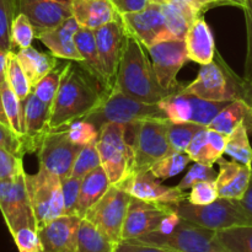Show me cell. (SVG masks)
<instances>
[{
    "label": "cell",
    "mask_w": 252,
    "mask_h": 252,
    "mask_svg": "<svg viewBox=\"0 0 252 252\" xmlns=\"http://www.w3.org/2000/svg\"><path fill=\"white\" fill-rule=\"evenodd\" d=\"M69 1H73V0H69Z\"/></svg>",
    "instance_id": "56"
},
{
    "label": "cell",
    "mask_w": 252,
    "mask_h": 252,
    "mask_svg": "<svg viewBox=\"0 0 252 252\" xmlns=\"http://www.w3.org/2000/svg\"><path fill=\"white\" fill-rule=\"evenodd\" d=\"M115 88L134 100L147 103H159L179 94L160 85L147 47L129 33L126 34Z\"/></svg>",
    "instance_id": "2"
},
{
    "label": "cell",
    "mask_w": 252,
    "mask_h": 252,
    "mask_svg": "<svg viewBox=\"0 0 252 252\" xmlns=\"http://www.w3.org/2000/svg\"><path fill=\"white\" fill-rule=\"evenodd\" d=\"M234 161L251 167L252 165V147L249 140V130L244 125H240L231 134H229L225 154Z\"/></svg>",
    "instance_id": "32"
},
{
    "label": "cell",
    "mask_w": 252,
    "mask_h": 252,
    "mask_svg": "<svg viewBox=\"0 0 252 252\" xmlns=\"http://www.w3.org/2000/svg\"><path fill=\"white\" fill-rule=\"evenodd\" d=\"M245 1H246V0H245Z\"/></svg>",
    "instance_id": "57"
},
{
    "label": "cell",
    "mask_w": 252,
    "mask_h": 252,
    "mask_svg": "<svg viewBox=\"0 0 252 252\" xmlns=\"http://www.w3.org/2000/svg\"><path fill=\"white\" fill-rule=\"evenodd\" d=\"M17 61L24 69L32 89L44 78L48 73H51L54 68L59 65V62L56 56L48 52L37 51L33 47L19 49L16 52Z\"/></svg>",
    "instance_id": "27"
},
{
    "label": "cell",
    "mask_w": 252,
    "mask_h": 252,
    "mask_svg": "<svg viewBox=\"0 0 252 252\" xmlns=\"http://www.w3.org/2000/svg\"><path fill=\"white\" fill-rule=\"evenodd\" d=\"M167 29L175 39H184L187 31L199 16L184 1V0H171L162 5Z\"/></svg>",
    "instance_id": "29"
},
{
    "label": "cell",
    "mask_w": 252,
    "mask_h": 252,
    "mask_svg": "<svg viewBox=\"0 0 252 252\" xmlns=\"http://www.w3.org/2000/svg\"><path fill=\"white\" fill-rule=\"evenodd\" d=\"M64 65L65 64H59L57 68H54L51 73L47 74L33 89L32 93L46 105L52 106L54 97H56L57 93H58L59 85H61L62 75H63Z\"/></svg>",
    "instance_id": "38"
},
{
    "label": "cell",
    "mask_w": 252,
    "mask_h": 252,
    "mask_svg": "<svg viewBox=\"0 0 252 252\" xmlns=\"http://www.w3.org/2000/svg\"><path fill=\"white\" fill-rule=\"evenodd\" d=\"M115 9L120 15L129 14V12H137L145 9L150 0H111Z\"/></svg>",
    "instance_id": "52"
},
{
    "label": "cell",
    "mask_w": 252,
    "mask_h": 252,
    "mask_svg": "<svg viewBox=\"0 0 252 252\" xmlns=\"http://www.w3.org/2000/svg\"><path fill=\"white\" fill-rule=\"evenodd\" d=\"M204 127L206 126H201L193 122L175 123L170 121L169 130H167L170 153H186V149L189 148L194 135Z\"/></svg>",
    "instance_id": "34"
},
{
    "label": "cell",
    "mask_w": 252,
    "mask_h": 252,
    "mask_svg": "<svg viewBox=\"0 0 252 252\" xmlns=\"http://www.w3.org/2000/svg\"><path fill=\"white\" fill-rule=\"evenodd\" d=\"M68 137L74 144L84 147L89 144H96L98 138V130L93 123L85 120L74 121L66 127Z\"/></svg>",
    "instance_id": "43"
},
{
    "label": "cell",
    "mask_w": 252,
    "mask_h": 252,
    "mask_svg": "<svg viewBox=\"0 0 252 252\" xmlns=\"http://www.w3.org/2000/svg\"><path fill=\"white\" fill-rule=\"evenodd\" d=\"M240 125L245 126L249 133L252 132V105L244 98H236L216 116L208 128L229 135Z\"/></svg>",
    "instance_id": "26"
},
{
    "label": "cell",
    "mask_w": 252,
    "mask_h": 252,
    "mask_svg": "<svg viewBox=\"0 0 252 252\" xmlns=\"http://www.w3.org/2000/svg\"><path fill=\"white\" fill-rule=\"evenodd\" d=\"M174 212L171 206L132 197L122 230L123 240H134L159 230L162 220Z\"/></svg>",
    "instance_id": "16"
},
{
    "label": "cell",
    "mask_w": 252,
    "mask_h": 252,
    "mask_svg": "<svg viewBox=\"0 0 252 252\" xmlns=\"http://www.w3.org/2000/svg\"><path fill=\"white\" fill-rule=\"evenodd\" d=\"M98 166H101V158L96 144L84 145L74 161L70 176L83 179L85 175Z\"/></svg>",
    "instance_id": "41"
},
{
    "label": "cell",
    "mask_w": 252,
    "mask_h": 252,
    "mask_svg": "<svg viewBox=\"0 0 252 252\" xmlns=\"http://www.w3.org/2000/svg\"><path fill=\"white\" fill-rule=\"evenodd\" d=\"M24 172L22 158L0 148V180L16 179Z\"/></svg>",
    "instance_id": "48"
},
{
    "label": "cell",
    "mask_w": 252,
    "mask_h": 252,
    "mask_svg": "<svg viewBox=\"0 0 252 252\" xmlns=\"http://www.w3.org/2000/svg\"><path fill=\"white\" fill-rule=\"evenodd\" d=\"M169 118H145L134 123L133 128V171L149 170L158 160L170 153Z\"/></svg>",
    "instance_id": "9"
},
{
    "label": "cell",
    "mask_w": 252,
    "mask_h": 252,
    "mask_svg": "<svg viewBox=\"0 0 252 252\" xmlns=\"http://www.w3.org/2000/svg\"><path fill=\"white\" fill-rule=\"evenodd\" d=\"M75 43L84 59L79 64L98 81L105 93L111 91L107 74H106L105 66H103L100 53H98L94 30L80 27L75 34Z\"/></svg>",
    "instance_id": "25"
},
{
    "label": "cell",
    "mask_w": 252,
    "mask_h": 252,
    "mask_svg": "<svg viewBox=\"0 0 252 252\" xmlns=\"http://www.w3.org/2000/svg\"><path fill=\"white\" fill-rule=\"evenodd\" d=\"M217 164L219 171L216 179V186L219 197L238 201L243 198L250 181L251 167L224 158H220Z\"/></svg>",
    "instance_id": "22"
},
{
    "label": "cell",
    "mask_w": 252,
    "mask_h": 252,
    "mask_svg": "<svg viewBox=\"0 0 252 252\" xmlns=\"http://www.w3.org/2000/svg\"><path fill=\"white\" fill-rule=\"evenodd\" d=\"M172 208L180 218L214 231L239 225H252V219L244 211L238 199L219 197L213 203L206 206H196L186 199Z\"/></svg>",
    "instance_id": "7"
},
{
    "label": "cell",
    "mask_w": 252,
    "mask_h": 252,
    "mask_svg": "<svg viewBox=\"0 0 252 252\" xmlns=\"http://www.w3.org/2000/svg\"><path fill=\"white\" fill-rule=\"evenodd\" d=\"M126 134L127 126L120 123H107L98 129L96 147L101 165L112 185L120 184L133 171L134 155Z\"/></svg>",
    "instance_id": "6"
},
{
    "label": "cell",
    "mask_w": 252,
    "mask_h": 252,
    "mask_svg": "<svg viewBox=\"0 0 252 252\" xmlns=\"http://www.w3.org/2000/svg\"><path fill=\"white\" fill-rule=\"evenodd\" d=\"M68 137L66 128L51 130L44 138L38 153L39 167L58 175L62 180L70 176L74 161L81 150Z\"/></svg>",
    "instance_id": "14"
},
{
    "label": "cell",
    "mask_w": 252,
    "mask_h": 252,
    "mask_svg": "<svg viewBox=\"0 0 252 252\" xmlns=\"http://www.w3.org/2000/svg\"><path fill=\"white\" fill-rule=\"evenodd\" d=\"M20 252H44L38 231L32 226H24L11 234Z\"/></svg>",
    "instance_id": "45"
},
{
    "label": "cell",
    "mask_w": 252,
    "mask_h": 252,
    "mask_svg": "<svg viewBox=\"0 0 252 252\" xmlns=\"http://www.w3.org/2000/svg\"><path fill=\"white\" fill-rule=\"evenodd\" d=\"M150 1L157 2V4L164 5V4H167V2H170V1H171V0H150Z\"/></svg>",
    "instance_id": "54"
},
{
    "label": "cell",
    "mask_w": 252,
    "mask_h": 252,
    "mask_svg": "<svg viewBox=\"0 0 252 252\" xmlns=\"http://www.w3.org/2000/svg\"><path fill=\"white\" fill-rule=\"evenodd\" d=\"M235 1L239 4V6H240V9H243V7L245 6V0H235Z\"/></svg>",
    "instance_id": "55"
},
{
    "label": "cell",
    "mask_w": 252,
    "mask_h": 252,
    "mask_svg": "<svg viewBox=\"0 0 252 252\" xmlns=\"http://www.w3.org/2000/svg\"><path fill=\"white\" fill-rule=\"evenodd\" d=\"M111 181L102 165L83 177L78 203V217L85 218L89 209L97 203L110 189Z\"/></svg>",
    "instance_id": "28"
},
{
    "label": "cell",
    "mask_w": 252,
    "mask_h": 252,
    "mask_svg": "<svg viewBox=\"0 0 252 252\" xmlns=\"http://www.w3.org/2000/svg\"><path fill=\"white\" fill-rule=\"evenodd\" d=\"M184 39L189 61L196 62L201 65L209 64L214 61V53H216L214 37L211 27L203 16L197 19L192 24Z\"/></svg>",
    "instance_id": "24"
},
{
    "label": "cell",
    "mask_w": 252,
    "mask_h": 252,
    "mask_svg": "<svg viewBox=\"0 0 252 252\" xmlns=\"http://www.w3.org/2000/svg\"><path fill=\"white\" fill-rule=\"evenodd\" d=\"M24 107V147L26 153H36L41 148L46 135L51 132V106L42 102L31 91L26 100L22 101Z\"/></svg>",
    "instance_id": "19"
},
{
    "label": "cell",
    "mask_w": 252,
    "mask_h": 252,
    "mask_svg": "<svg viewBox=\"0 0 252 252\" xmlns=\"http://www.w3.org/2000/svg\"><path fill=\"white\" fill-rule=\"evenodd\" d=\"M26 185L37 230L64 216L63 189L58 175L38 167L34 175L26 174Z\"/></svg>",
    "instance_id": "8"
},
{
    "label": "cell",
    "mask_w": 252,
    "mask_h": 252,
    "mask_svg": "<svg viewBox=\"0 0 252 252\" xmlns=\"http://www.w3.org/2000/svg\"><path fill=\"white\" fill-rule=\"evenodd\" d=\"M239 203H240V206L243 207L244 211L248 213V216L252 219V165H251V177H250V181H249L248 189H246L243 198L239 199Z\"/></svg>",
    "instance_id": "53"
},
{
    "label": "cell",
    "mask_w": 252,
    "mask_h": 252,
    "mask_svg": "<svg viewBox=\"0 0 252 252\" xmlns=\"http://www.w3.org/2000/svg\"><path fill=\"white\" fill-rule=\"evenodd\" d=\"M192 10L197 14V16L202 17L203 14L208 10L213 9L216 6H223V5H233V6H239L235 0H184Z\"/></svg>",
    "instance_id": "50"
},
{
    "label": "cell",
    "mask_w": 252,
    "mask_h": 252,
    "mask_svg": "<svg viewBox=\"0 0 252 252\" xmlns=\"http://www.w3.org/2000/svg\"><path fill=\"white\" fill-rule=\"evenodd\" d=\"M186 153L193 162H199L207 166H213L216 162H218L219 157L216 154L209 142L208 127L202 128L199 132H197L186 149Z\"/></svg>",
    "instance_id": "35"
},
{
    "label": "cell",
    "mask_w": 252,
    "mask_h": 252,
    "mask_svg": "<svg viewBox=\"0 0 252 252\" xmlns=\"http://www.w3.org/2000/svg\"><path fill=\"white\" fill-rule=\"evenodd\" d=\"M0 148L21 158L26 154L22 138L10 126L1 122H0Z\"/></svg>",
    "instance_id": "49"
},
{
    "label": "cell",
    "mask_w": 252,
    "mask_h": 252,
    "mask_svg": "<svg viewBox=\"0 0 252 252\" xmlns=\"http://www.w3.org/2000/svg\"><path fill=\"white\" fill-rule=\"evenodd\" d=\"M130 241L149 244L174 252H225L217 239V231L182 218L170 233L153 231Z\"/></svg>",
    "instance_id": "5"
},
{
    "label": "cell",
    "mask_w": 252,
    "mask_h": 252,
    "mask_svg": "<svg viewBox=\"0 0 252 252\" xmlns=\"http://www.w3.org/2000/svg\"><path fill=\"white\" fill-rule=\"evenodd\" d=\"M147 49L160 85L166 90L180 93L185 85L177 81V74L189 61L185 39H167Z\"/></svg>",
    "instance_id": "12"
},
{
    "label": "cell",
    "mask_w": 252,
    "mask_h": 252,
    "mask_svg": "<svg viewBox=\"0 0 252 252\" xmlns=\"http://www.w3.org/2000/svg\"><path fill=\"white\" fill-rule=\"evenodd\" d=\"M243 10L245 15L246 37H248V49H246L243 81L246 91V101L252 105V0H246Z\"/></svg>",
    "instance_id": "40"
},
{
    "label": "cell",
    "mask_w": 252,
    "mask_h": 252,
    "mask_svg": "<svg viewBox=\"0 0 252 252\" xmlns=\"http://www.w3.org/2000/svg\"><path fill=\"white\" fill-rule=\"evenodd\" d=\"M179 94L216 102H231L236 98L246 100L243 78H238L226 65L221 66L214 61L202 65L197 78L185 85Z\"/></svg>",
    "instance_id": "4"
},
{
    "label": "cell",
    "mask_w": 252,
    "mask_h": 252,
    "mask_svg": "<svg viewBox=\"0 0 252 252\" xmlns=\"http://www.w3.org/2000/svg\"><path fill=\"white\" fill-rule=\"evenodd\" d=\"M219 198L216 181H199L191 187L187 201L196 206H206Z\"/></svg>",
    "instance_id": "46"
},
{
    "label": "cell",
    "mask_w": 252,
    "mask_h": 252,
    "mask_svg": "<svg viewBox=\"0 0 252 252\" xmlns=\"http://www.w3.org/2000/svg\"><path fill=\"white\" fill-rule=\"evenodd\" d=\"M120 16L126 32L134 36L147 48L159 42L175 39L167 29L161 4L150 1L148 6L140 11Z\"/></svg>",
    "instance_id": "13"
},
{
    "label": "cell",
    "mask_w": 252,
    "mask_h": 252,
    "mask_svg": "<svg viewBox=\"0 0 252 252\" xmlns=\"http://www.w3.org/2000/svg\"><path fill=\"white\" fill-rule=\"evenodd\" d=\"M36 38V31L29 17L24 14H16L11 25V46L14 48L24 49L32 46V41Z\"/></svg>",
    "instance_id": "39"
},
{
    "label": "cell",
    "mask_w": 252,
    "mask_h": 252,
    "mask_svg": "<svg viewBox=\"0 0 252 252\" xmlns=\"http://www.w3.org/2000/svg\"><path fill=\"white\" fill-rule=\"evenodd\" d=\"M115 252H174L159 246L149 245V244L138 243V241L123 240L116 245Z\"/></svg>",
    "instance_id": "51"
},
{
    "label": "cell",
    "mask_w": 252,
    "mask_h": 252,
    "mask_svg": "<svg viewBox=\"0 0 252 252\" xmlns=\"http://www.w3.org/2000/svg\"><path fill=\"white\" fill-rule=\"evenodd\" d=\"M191 161V158L187 155V153H169L152 165L149 171L153 176L164 181L181 174Z\"/></svg>",
    "instance_id": "33"
},
{
    "label": "cell",
    "mask_w": 252,
    "mask_h": 252,
    "mask_svg": "<svg viewBox=\"0 0 252 252\" xmlns=\"http://www.w3.org/2000/svg\"><path fill=\"white\" fill-rule=\"evenodd\" d=\"M154 117L167 118L159 103L134 100L115 88L103 94L98 105L83 120L93 123L98 130L107 123L132 126L145 118Z\"/></svg>",
    "instance_id": "3"
},
{
    "label": "cell",
    "mask_w": 252,
    "mask_h": 252,
    "mask_svg": "<svg viewBox=\"0 0 252 252\" xmlns=\"http://www.w3.org/2000/svg\"><path fill=\"white\" fill-rule=\"evenodd\" d=\"M217 175L218 174L213 169V166H207V165L199 164V162H194L191 169L185 175L184 179L177 185V187L182 191H187V189H191V187L199 181H216Z\"/></svg>",
    "instance_id": "47"
},
{
    "label": "cell",
    "mask_w": 252,
    "mask_h": 252,
    "mask_svg": "<svg viewBox=\"0 0 252 252\" xmlns=\"http://www.w3.org/2000/svg\"><path fill=\"white\" fill-rule=\"evenodd\" d=\"M16 14H24L33 25L36 34L59 26L73 16L69 0H14Z\"/></svg>",
    "instance_id": "17"
},
{
    "label": "cell",
    "mask_w": 252,
    "mask_h": 252,
    "mask_svg": "<svg viewBox=\"0 0 252 252\" xmlns=\"http://www.w3.org/2000/svg\"><path fill=\"white\" fill-rule=\"evenodd\" d=\"M115 249L116 244L103 235L91 221L85 218L81 220L76 252H115Z\"/></svg>",
    "instance_id": "30"
},
{
    "label": "cell",
    "mask_w": 252,
    "mask_h": 252,
    "mask_svg": "<svg viewBox=\"0 0 252 252\" xmlns=\"http://www.w3.org/2000/svg\"><path fill=\"white\" fill-rule=\"evenodd\" d=\"M6 83L12 89L17 97L21 101L26 100L27 96L31 94L32 86L25 74L24 69L20 65L17 61L16 52L10 51L7 56V65H6Z\"/></svg>",
    "instance_id": "37"
},
{
    "label": "cell",
    "mask_w": 252,
    "mask_h": 252,
    "mask_svg": "<svg viewBox=\"0 0 252 252\" xmlns=\"http://www.w3.org/2000/svg\"><path fill=\"white\" fill-rule=\"evenodd\" d=\"M0 212L10 233L24 226L37 229L30 202L26 172L12 180H0Z\"/></svg>",
    "instance_id": "11"
},
{
    "label": "cell",
    "mask_w": 252,
    "mask_h": 252,
    "mask_svg": "<svg viewBox=\"0 0 252 252\" xmlns=\"http://www.w3.org/2000/svg\"><path fill=\"white\" fill-rule=\"evenodd\" d=\"M79 29L80 26L71 16L59 26L36 34V38L39 39L57 58L81 63L84 59L75 43V34Z\"/></svg>",
    "instance_id": "21"
},
{
    "label": "cell",
    "mask_w": 252,
    "mask_h": 252,
    "mask_svg": "<svg viewBox=\"0 0 252 252\" xmlns=\"http://www.w3.org/2000/svg\"><path fill=\"white\" fill-rule=\"evenodd\" d=\"M105 90L78 62L64 65L61 85L51 106V130L66 128L74 121L85 118L102 98Z\"/></svg>",
    "instance_id": "1"
},
{
    "label": "cell",
    "mask_w": 252,
    "mask_h": 252,
    "mask_svg": "<svg viewBox=\"0 0 252 252\" xmlns=\"http://www.w3.org/2000/svg\"><path fill=\"white\" fill-rule=\"evenodd\" d=\"M116 186L125 189L135 198L171 207L186 201L189 196L186 191H182L177 186L169 187L162 185L161 180L153 176L149 170L132 172Z\"/></svg>",
    "instance_id": "15"
},
{
    "label": "cell",
    "mask_w": 252,
    "mask_h": 252,
    "mask_svg": "<svg viewBox=\"0 0 252 252\" xmlns=\"http://www.w3.org/2000/svg\"><path fill=\"white\" fill-rule=\"evenodd\" d=\"M94 32H95L98 53L107 74L110 88L112 90L116 86V78L120 68L123 47H125L126 34H127L126 29L120 16L118 20L108 22L100 29L94 30Z\"/></svg>",
    "instance_id": "18"
},
{
    "label": "cell",
    "mask_w": 252,
    "mask_h": 252,
    "mask_svg": "<svg viewBox=\"0 0 252 252\" xmlns=\"http://www.w3.org/2000/svg\"><path fill=\"white\" fill-rule=\"evenodd\" d=\"M225 252H252V225H239L217 231Z\"/></svg>",
    "instance_id": "31"
},
{
    "label": "cell",
    "mask_w": 252,
    "mask_h": 252,
    "mask_svg": "<svg viewBox=\"0 0 252 252\" xmlns=\"http://www.w3.org/2000/svg\"><path fill=\"white\" fill-rule=\"evenodd\" d=\"M15 15L14 0H0V49L2 51H12L11 25Z\"/></svg>",
    "instance_id": "42"
},
{
    "label": "cell",
    "mask_w": 252,
    "mask_h": 252,
    "mask_svg": "<svg viewBox=\"0 0 252 252\" xmlns=\"http://www.w3.org/2000/svg\"><path fill=\"white\" fill-rule=\"evenodd\" d=\"M130 199L132 196L128 192L111 185L102 198L89 209L85 219L117 245L122 241V230Z\"/></svg>",
    "instance_id": "10"
},
{
    "label": "cell",
    "mask_w": 252,
    "mask_h": 252,
    "mask_svg": "<svg viewBox=\"0 0 252 252\" xmlns=\"http://www.w3.org/2000/svg\"><path fill=\"white\" fill-rule=\"evenodd\" d=\"M1 100L7 123L22 138L24 137V107H22V101L17 97V95L12 91V89L10 88L7 83H5L4 86H2Z\"/></svg>",
    "instance_id": "36"
},
{
    "label": "cell",
    "mask_w": 252,
    "mask_h": 252,
    "mask_svg": "<svg viewBox=\"0 0 252 252\" xmlns=\"http://www.w3.org/2000/svg\"><path fill=\"white\" fill-rule=\"evenodd\" d=\"M81 220L78 216L64 214L39 228L37 231L44 252H76Z\"/></svg>",
    "instance_id": "20"
},
{
    "label": "cell",
    "mask_w": 252,
    "mask_h": 252,
    "mask_svg": "<svg viewBox=\"0 0 252 252\" xmlns=\"http://www.w3.org/2000/svg\"><path fill=\"white\" fill-rule=\"evenodd\" d=\"M81 181L78 177H66L62 180L64 198V214L65 216H78V203L80 196Z\"/></svg>",
    "instance_id": "44"
},
{
    "label": "cell",
    "mask_w": 252,
    "mask_h": 252,
    "mask_svg": "<svg viewBox=\"0 0 252 252\" xmlns=\"http://www.w3.org/2000/svg\"><path fill=\"white\" fill-rule=\"evenodd\" d=\"M71 10L79 26L90 30H97L120 19L111 0H73Z\"/></svg>",
    "instance_id": "23"
}]
</instances>
